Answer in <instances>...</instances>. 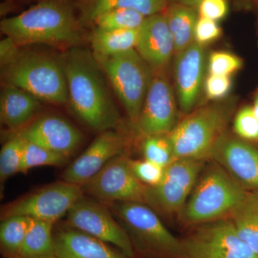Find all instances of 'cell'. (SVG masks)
Listing matches in <instances>:
<instances>
[{
	"instance_id": "4",
	"label": "cell",
	"mask_w": 258,
	"mask_h": 258,
	"mask_svg": "<svg viewBox=\"0 0 258 258\" xmlns=\"http://www.w3.org/2000/svg\"><path fill=\"white\" fill-rule=\"evenodd\" d=\"M247 189L217 163L204 168L181 214L186 225L230 217Z\"/></svg>"
},
{
	"instance_id": "24",
	"label": "cell",
	"mask_w": 258,
	"mask_h": 258,
	"mask_svg": "<svg viewBox=\"0 0 258 258\" xmlns=\"http://www.w3.org/2000/svg\"><path fill=\"white\" fill-rule=\"evenodd\" d=\"M138 30H106L94 28L91 36V47L96 57H108L135 49Z\"/></svg>"
},
{
	"instance_id": "1",
	"label": "cell",
	"mask_w": 258,
	"mask_h": 258,
	"mask_svg": "<svg viewBox=\"0 0 258 258\" xmlns=\"http://www.w3.org/2000/svg\"><path fill=\"white\" fill-rule=\"evenodd\" d=\"M60 56L67 81L68 103L74 115L99 133L118 128L119 114L93 52L79 46Z\"/></svg>"
},
{
	"instance_id": "11",
	"label": "cell",
	"mask_w": 258,
	"mask_h": 258,
	"mask_svg": "<svg viewBox=\"0 0 258 258\" xmlns=\"http://www.w3.org/2000/svg\"><path fill=\"white\" fill-rule=\"evenodd\" d=\"M66 216L68 227L113 244L127 258H134V246L128 234L121 224L113 218L111 210L105 204L83 195Z\"/></svg>"
},
{
	"instance_id": "20",
	"label": "cell",
	"mask_w": 258,
	"mask_h": 258,
	"mask_svg": "<svg viewBox=\"0 0 258 258\" xmlns=\"http://www.w3.org/2000/svg\"><path fill=\"white\" fill-rule=\"evenodd\" d=\"M40 100L15 86L3 85L0 97L2 124L19 131L31 123L41 108Z\"/></svg>"
},
{
	"instance_id": "8",
	"label": "cell",
	"mask_w": 258,
	"mask_h": 258,
	"mask_svg": "<svg viewBox=\"0 0 258 258\" xmlns=\"http://www.w3.org/2000/svg\"><path fill=\"white\" fill-rule=\"evenodd\" d=\"M181 240V258H255L229 217L199 225Z\"/></svg>"
},
{
	"instance_id": "2",
	"label": "cell",
	"mask_w": 258,
	"mask_h": 258,
	"mask_svg": "<svg viewBox=\"0 0 258 258\" xmlns=\"http://www.w3.org/2000/svg\"><path fill=\"white\" fill-rule=\"evenodd\" d=\"M0 29L20 47L43 44L66 51L80 46L83 40L81 21L67 0H42L3 19Z\"/></svg>"
},
{
	"instance_id": "23",
	"label": "cell",
	"mask_w": 258,
	"mask_h": 258,
	"mask_svg": "<svg viewBox=\"0 0 258 258\" xmlns=\"http://www.w3.org/2000/svg\"><path fill=\"white\" fill-rule=\"evenodd\" d=\"M164 11L163 14L174 39L175 54L179 53L195 42V27L200 17L198 9L169 3Z\"/></svg>"
},
{
	"instance_id": "19",
	"label": "cell",
	"mask_w": 258,
	"mask_h": 258,
	"mask_svg": "<svg viewBox=\"0 0 258 258\" xmlns=\"http://www.w3.org/2000/svg\"><path fill=\"white\" fill-rule=\"evenodd\" d=\"M54 237L57 258H127L106 242L68 226Z\"/></svg>"
},
{
	"instance_id": "33",
	"label": "cell",
	"mask_w": 258,
	"mask_h": 258,
	"mask_svg": "<svg viewBox=\"0 0 258 258\" xmlns=\"http://www.w3.org/2000/svg\"><path fill=\"white\" fill-rule=\"evenodd\" d=\"M129 164L137 179L148 186H157L164 175L165 168L147 159L132 160L129 159Z\"/></svg>"
},
{
	"instance_id": "12",
	"label": "cell",
	"mask_w": 258,
	"mask_h": 258,
	"mask_svg": "<svg viewBox=\"0 0 258 258\" xmlns=\"http://www.w3.org/2000/svg\"><path fill=\"white\" fill-rule=\"evenodd\" d=\"M83 194L81 185L56 182L10 204L3 211V219L22 215L55 224L67 215Z\"/></svg>"
},
{
	"instance_id": "31",
	"label": "cell",
	"mask_w": 258,
	"mask_h": 258,
	"mask_svg": "<svg viewBox=\"0 0 258 258\" xmlns=\"http://www.w3.org/2000/svg\"><path fill=\"white\" fill-rule=\"evenodd\" d=\"M243 61L239 56L227 51H215L208 60L209 74L228 76L240 71Z\"/></svg>"
},
{
	"instance_id": "34",
	"label": "cell",
	"mask_w": 258,
	"mask_h": 258,
	"mask_svg": "<svg viewBox=\"0 0 258 258\" xmlns=\"http://www.w3.org/2000/svg\"><path fill=\"white\" fill-rule=\"evenodd\" d=\"M230 76L209 74L204 83L207 98L210 101H220L228 96L232 89Z\"/></svg>"
},
{
	"instance_id": "41",
	"label": "cell",
	"mask_w": 258,
	"mask_h": 258,
	"mask_svg": "<svg viewBox=\"0 0 258 258\" xmlns=\"http://www.w3.org/2000/svg\"><path fill=\"white\" fill-rule=\"evenodd\" d=\"M255 258H258V256H257V257H256Z\"/></svg>"
},
{
	"instance_id": "35",
	"label": "cell",
	"mask_w": 258,
	"mask_h": 258,
	"mask_svg": "<svg viewBox=\"0 0 258 258\" xmlns=\"http://www.w3.org/2000/svg\"><path fill=\"white\" fill-rule=\"evenodd\" d=\"M222 34L217 22L199 17L195 30V42L205 47L216 41Z\"/></svg>"
},
{
	"instance_id": "10",
	"label": "cell",
	"mask_w": 258,
	"mask_h": 258,
	"mask_svg": "<svg viewBox=\"0 0 258 258\" xmlns=\"http://www.w3.org/2000/svg\"><path fill=\"white\" fill-rule=\"evenodd\" d=\"M81 187L83 193L103 204L123 202L147 205L148 186L137 179L125 154L112 159Z\"/></svg>"
},
{
	"instance_id": "21",
	"label": "cell",
	"mask_w": 258,
	"mask_h": 258,
	"mask_svg": "<svg viewBox=\"0 0 258 258\" xmlns=\"http://www.w3.org/2000/svg\"><path fill=\"white\" fill-rule=\"evenodd\" d=\"M169 0H79L78 9L81 24H91L98 15L110 10H132L145 17L162 13Z\"/></svg>"
},
{
	"instance_id": "16",
	"label": "cell",
	"mask_w": 258,
	"mask_h": 258,
	"mask_svg": "<svg viewBox=\"0 0 258 258\" xmlns=\"http://www.w3.org/2000/svg\"><path fill=\"white\" fill-rule=\"evenodd\" d=\"M174 79L178 106L182 113L192 111L204 86L205 53L196 42L175 54Z\"/></svg>"
},
{
	"instance_id": "36",
	"label": "cell",
	"mask_w": 258,
	"mask_h": 258,
	"mask_svg": "<svg viewBox=\"0 0 258 258\" xmlns=\"http://www.w3.org/2000/svg\"><path fill=\"white\" fill-rule=\"evenodd\" d=\"M199 16L220 21L227 16L228 3L227 0H203L198 7Z\"/></svg>"
},
{
	"instance_id": "5",
	"label": "cell",
	"mask_w": 258,
	"mask_h": 258,
	"mask_svg": "<svg viewBox=\"0 0 258 258\" xmlns=\"http://www.w3.org/2000/svg\"><path fill=\"white\" fill-rule=\"evenodd\" d=\"M119 220L134 250L151 258H181V240L168 230L157 212L145 204H105Z\"/></svg>"
},
{
	"instance_id": "40",
	"label": "cell",
	"mask_w": 258,
	"mask_h": 258,
	"mask_svg": "<svg viewBox=\"0 0 258 258\" xmlns=\"http://www.w3.org/2000/svg\"><path fill=\"white\" fill-rule=\"evenodd\" d=\"M5 258H26L21 257V256L18 255V254H13V255H5ZM39 258H57V257H39Z\"/></svg>"
},
{
	"instance_id": "17",
	"label": "cell",
	"mask_w": 258,
	"mask_h": 258,
	"mask_svg": "<svg viewBox=\"0 0 258 258\" xmlns=\"http://www.w3.org/2000/svg\"><path fill=\"white\" fill-rule=\"evenodd\" d=\"M16 135L69 157L77 149L83 136L69 121L56 115H45L18 131Z\"/></svg>"
},
{
	"instance_id": "37",
	"label": "cell",
	"mask_w": 258,
	"mask_h": 258,
	"mask_svg": "<svg viewBox=\"0 0 258 258\" xmlns=\"http://www.w3.org/2000/svg\"><path fill=\"white\" fill-rule=\"evenodd\" d=\"M18 44L10 37L5 36L0 42V64L4 68L16 60L22 50Z\"/></svg>"
},
{
	"instance_id": "14",
	"label": "cell",
	"mask_w": 258,
	"mask_h": 258,
	"mask_svg": "<svg viewBox=\"0 0 258 258\" xmlns=\"http://www.w3.org/2000/svg\"><path fill=\"white\" fill-rule=\"evenodd\" d=\"M126 137L118 128L98 134L86 150L64 170L62 180L82 186L114 158L125 154Z\"/></svg>"
},
{
	"instance_id": "9",
	"label": "cell",
	"mask_w": 258,
	"mask_h": 258,
	"mask_svg": "<svg viewBox=\"0 0 258 258\" xmlns=\"http://www.w3.org/2000/svg\"><path fill=\"white\" fill-rule=\"evenodd\" d=\"M205 160L178 159L165 168L159 184L148 186L147 205L166 216L181 215Z\"/></svg>"
},
{
	"instance_id": "13",
	"label": "cell",
	"mask_w": 258,
	"mask_h": 258,
	"mask_svg": "<svg viewBox=\"0 0 258 258\" xmlns=\"http://www.w3.org/2000/svg\"><path fill=\"white\" fill-rule=\"evenodd\" d=\"M176 98L174 89L162 71L154 72L135 124L139 133L144 137L170 133L178 123Z\"/></svg>"
},
{
	"instance_id": "29",
	"label": "cell",
	"mask_w": 258,
	"mask_h": 258,
	"mask_svg": "<svg viewBox=\"0 0 258 258\" xmlns=\"http://www.w3.org/2000/svg\"><path fill=\"white\" fill-rule=\"evenodd\" d=\"M144 159L166 168L176 160L168 134L144 137L142 143Z\"/></svg>"
},
{
	"instance_id": "39",
	"label": "cell",
	"mask_w": 258,
	"mask_h": 258,
	"mask_svg": "<svg viewBox=\"0 0 258 258\" xmlns=\"http://www.w3.org/2000/svg\"><path fill=\"white\" fill-rule=\"evenodd\" d=\"M252 108L254 115H255L256 118L258 120V89L255 96H254L253 105H252Z\"/></svg>"
},
{
	"instance_id": "38",
	"label": "cell",
	"mask_w": 258,
	"mask_h": 258,
	"mask_svg": "<svg viewBox=\"0 0 258 258\" xmlns=\"http://www.w3.org/2000/svg\"><path fill=\"white\" fill-rule=\"evenodd\" d=\"M169 3H178V4L186 5L191 8H197L203 0H169Z\"/></svg>"
},
{
	"instance_id": "6",
	"label": "cell",
	"mask_w": 258,
	"mask_h": 258,
	"mask_svg": "<svg viewBox=\"0 0 258 258\" xmlns=\"http://www.w3.org/2000/svg\"><path fill=\"white\" fill-rule=\"evenodd\" d=\"M225 103L208 105L190 113L168 134L178 159L206 160L220 136L225 133L231 115Z\"/></svg>"
},
{
	"instance_id": "3",
	"label": "cell",
	"mask_w": 258,
	"mask_h": 258,
	"mask_svg": "<svg viewBox=\"0 0 258 258\" xmlns=\"http://www.w3.org/2000/svg\"><path fill=\"white\" fill-rule=\"evenodd\" d=\"M1 79L3 85L23 89L40 101L56 105L66 104L69 101L60 56L22 52L16 60L2 68Z\"/></svg>"
},
{
	"instance_id": "25",
	"label": "cell",
	"mask_w": 258,
	"mask_h": 258,
	"mask_svg": "<svg viewBox=\"0 0 258 258\" xmlns=\"http://www.w3.org/2000/svg\"><path fill=\"white\" fill-rule=\"evenodd\" d=\"M54 223L31 218L30 227L18 255L26 258L55 257Z\"/></svg>"
},
{
	"instance_id": "28",
	"label": "cell",
	"mask_w": 258,
	"mask_h": 258,
	"mask_svg": "<svg viewBox=\"0 0 258 258\" xmlns=\"http://www.w3.org/2000/svg\"><path fill=\"white\" fill-rule=\"evenodd\" d=\"M68 158L60 153L25 141L20 173L26 174L30 169L39 166H62L67 162Z\"/></svg>"
},
{
	"instance_id": "26",
	"label": "cell",
	"mask_w": 258,
	"mask_h": 258,
	"mask_svg": "<svg viewBox=\"0 0 258 258\" xmlns=\"http://www.w3.org/2000/svg\"><path fill=\"white\" fill-rule=\"evenodd\" d=\"M31 217L15 215L3 219L0 225V243L5 255L18 254L30 227Z\"/></svg>"
},
{
	"instance_id": "32",
	"label": "cell",
	"mask_w": 258,
	"mask_h": 258,
	"mask_svg": "<svg viewBox=\"0 0 258 258\" xmlns=\"http://www.w3.org/2000/svg\"><path fill=\"white\" fill-rule=\"evenodd\" d=\"M234 132L247 142H258V120L252 106H246L237 112L234 119Z\"/></svg>"
},
{
	"instance_id": "7",
	"label": "cell",
	"mask_w": 258,
	"mask_h": 258,
	"mask_svg": "<svg viewBox=\"0 0 258 258\" xmlns=\"http://www.w3.org/2000/svg\"><path fill=\"white\" fill-rule=\"evenodd\" d=\"M95 57L128 118L136 124L154 76L152 68L136 48L118 55Z\"/></svg>"
},
{
	"instance_id": "30",
	"label": "cell",
	"mask_w": 258,
	"mask_h": 258,
	"mask_svg": "<svg viewBox=\"0 0 258 258\" xmlns=\"http://www.w3.org/2000/svg\"><path fill=\"white\" fill-rule=\"evenodd\" d=\"M25 140L15 135L2 147L0 152V180L4 183L10 176L20 173Z\"/></svg>"
},
{
	"instance_id": "15",
	"label": "cell",
	"mask_w": 258,
	"mask_h": 258,
	"mask_svg": "<svg viewBox=\"0 0 258 258\" xmlns=\"http://www.w3.org/2000/svg\"><path fill=\"white\" fill-rule=\"evenodd\" d=\"M213 159L247 190H258V149L246 141L227 133L212 149Z\"/></svg>"
},
{
	"instance_id": "22",
	"label": "cell",
	"mask_w": 258,
	"mask_h": 258,
	"mask_svg": "<svg viewBox=\"0 0 258 258\" xmlns=\"http://www.w3.org/2000/svg\"><path fill=\"white\" fill-rule=\"evenodd\" d=\"M229 218L242 242L258 256V190H247Z\"/></svg>"
},
{
	"instance_id": "27",
	"label": "cell",
	"mask_w": 258,
	"mask_h": 258,
	"mask_svg": "<svg viewBox=\"0 0 258 258\" xmlns=\"http://www.w3.org/2000/svg\"><path fill=\"white\" fill-rule=\"evenodd\" d=\"M146 18L134 10L117 9L98 15L91 24L101 30H138Z\"/></svg>"
},
{
	"instance_id": "18",
	"label": "cell",
	"mask_w": 258,
	"mask_h": 258,
	"mask_svg": "<svg viewBox=\"0 0 258 258\" xmlns=\"http://www.w3.org/2000/svg\"><path fill=\"white\" fill-rule=\"evenodd\" d=\"M136 50L152 68L161 72L175 54L174 39L163 13L147 17L139 28Z\"/></svg>"
}]
</instances>
